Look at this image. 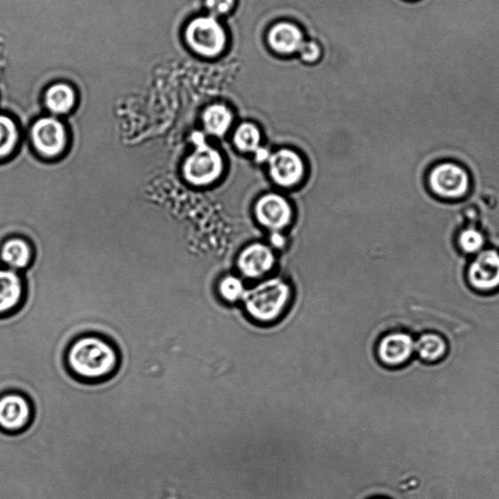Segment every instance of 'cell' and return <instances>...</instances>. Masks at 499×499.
I'll list each match as a JSON object with an SVG mask.
<instances>
[{
    "label": "cell",
    "instance_id": "3957f363",
    "mask_svg": "<svg viewBox=\"0 0 499 499\" xmlns=\"http://www.w3.org/2000/svg\"><path fill=\"white\" fill-rule=\"evenodd\" d=\"M192 139L195 151L184 162V178L187 183L196 186L212 184L223 173V157L216 148L206 143L202 133H194Z\"/></svg>",
    "mask_w": 499,
    "mask_h": 499
},
{
    "label": "cell",
    "instance_id": "4fadbf2b",
    "mask_svg": "<svg viewBox=\"0 0 499 499\" xmlns=\"http://www.w3.org/2000/svg\"><path fill=\"white\" fill-rule=\"evenodd\" d=\"M274 265V255L267 246L256 243L248 246L239 256L238 266L247 277L257 278L267 273Z\"/></svg>",
    "mask_w": 499,
    "mask_h": 499
},
{
    "label": "cell",
    "instance_id": "277c9868",
    "mask_svg": "<svg viewBox=\"0 0 499 499\" xmlns=\"http://www.w3.org/2000/svg\"><path fill=\"white\" fill-rule=\"evenodd\" d=\"M428 186L446 201H459L471 191V178L465 167L451 162L434 166L428 174Z\"/></svg>",
    "mask_w": 499,
    "mask_h": 499
},
{
    "label": "cell",
    "instance_id": "7a4b0ae2",
    "mask_svg": "<svg viewBox=\"0 0 499 499\" xmlns=\"http://www.w3.org/2000/svg\"><path fill=\"white\" fill-rule=\"evenodd\" d=\"M290 297V287L273 278L246 291L242 299L248 315L254 321L272 324L284 314Z\"/></svg>",
    "mask_w": 499,
    "mask_h": 499
},
{
    "label": "cell",
    "instance_id": "2e32d148",
    "mask_svg": "<svg viewBox=\"0 0 499 499\" xmlns=\"http://www.w3.org/2000/svg\"><path fill=\"white\" fill-rule=\"evenodd\" d=\"M45 105L54 115H67L75 106L76 95L73 87L66 83H57L49 87L45 93Z\"/></svg>",
    "mask_w": 499,
    "mask_h": 499
},
{
    "label": "cell",
    "instance_id": "6da1fadb",
    "mask_svg": "<svg viewBox=\"0 0 499 499\" xmlns=\"http://www.w3.org/2000/svg\"><path fill=\"white\" fill-rule=\"evenodd\" d=\"M69 373L79 382L93 384L113 377L121 365V353L108 338L85 334L69 344L65 353Z\"/></svg>",
    "mask_w": 499,
    "mask_h": 499
},
{
    "label": "cell",
    "instance_id": "9c48e42d",
    "mask_svg": "<svg viewBox=\"0 0 499 499\" xmlns=\"http://www.w3.org/2000/svg\"><path fill=\"white\" fill-rule=\"evenodd\" d=\"M269 173L273 181L283 187H292L301 182L305 164L301 156L291 149H281L269 156Z\"/></svg>",
    "mask_w": 499,
    "mask_h": 499
},
{
    "label": "cell",
    "instance_id": "d4e9b609",
    "mask_svg": "<svg viewBox=\"0 0 499 499\" xmlns=\"http://www.w3.org/2000/svg\"><path fill=\"white\" fill-rule=\"evenodd\" d=\"M269 156H271V155H269V154H268V152L266 151L265 148L259 147L257 149V151L256 152V157H257V161L258 162H264L267 161Z\"/></svg>",
    "mask_w": 499,
    "mask_h": 499
},
{
    "label": "cell",
    "instance_id": "ba28073f",
    "mask_svg": "<svg viewBox=\"0 0 499 499\" xmlns=\"http://www.w3.org/2000/svg\"><path fill=\"white\" fill-rule=\"evenodd\" d=\"M467 281L478 292L490 293L499 288V252L487 249L479 253L467 269Z\"/></svg>",
    "mask_w": 499,
    "mask_h": 499
},
{
    "label": "cell",
    "instance_id": "52a82bcc",
    "mask_svg": "<svg viewBox=\"0 0 499 499\" xmlns=\"http://www.w3.org/2000/svg\"><path fill=\"white\" fill-rule=\"evenodd\" d=\"M34 417V407L21 392H6L0 396V429L8 434L26 431Z\"/></svg>",
    "mask_w": 499,
    "mask_h": 499
},
{
    "label": "cell",
    "instance_id": "8992f818",
    "mask_svg": "<svg viewBox=\"0 0 499 499\" xmlns=\"http://www.w3.org/2000/svg\"><path fill=\"white\" fill-rule=\"evenodd\" d=\"M31 139L36 153L47 159L59 157L67 146V128L53 116L37 119L31 129Z\"/></svg>",
    "mask_w": 499,
    "mask_h": 499
},
{
    "label": "cell",
    "instance_id": "7402d4cb",
    "mask_svg": "<svg viewBox=\"0 0 499 499\" xmlns=\"http://www.w3.org/2000/svg\"><path fill=\"white\" fill-rule=\"evenodd\" d=\"M218 292L225 301L235 303L239 299L243 298L246 291L241 279L234 276H227L219 283Z\"/></svg>",
    "mask_w": 499,
    "mask_h": 499
},
{
    "label": "cell",
    "instance_id": "8fae6325",
    "mask_svg": "<svg viewBox=\"0 0 499 499\" xmlns=\"http://www.w3.org/2000/svg\"><path fill=\"white\" fill-rule=\"evenodd\" d=\"M415 343L414 338L404 332L385 335L377 345L379 361L391 368L404 365L415 352Z\"/></svg>",
    "mask_w": 499,
    "mask_h": 499
},
{
    "label": "cell",
    "instance_id": "603a6c76",
    "mask_svg": "<svg viewBox=\"0 0 499 499\" xmlns=\"http://www.w3.org/2000/svg\"><path fill=\"white\" fill-rule=\"evenodd\" d=\"M235 0H206V6L215 15H224L231 12Z\"/></svg>",
    "mask_w": 499,
    "mask_h": 499
},
{
    "label": "cell",
    "instance_id": "ffe728a7",
    "mask_svg": "<svg viewBox=\"0 0 499 499\" xmlns=\"http://www.w3.org/2000/svg\"><path fill=\"white\" fill-rule=\"evenodd\" d=\"M261 132L252 123H242L234 133V141L238 149L245 153H256L261 144Z\"/></svg>",
    "mask_w": 499,
    "mask_h": 499
},
{
    "label": "cell",
    "instance_id": "ac0fdd59",
    "mask_svg": "<svg viewBox=\"0 0 499 499\" xmlns=\"http://www.w3.org/2000/svg\"><path fill=\"white\" fill-rule=\"evenodd\" d=\"M203 123L206 131L214 136H224L233 123V115L224 105H212L205 109Z\"/></svg>",
    "mask_w": 499,
    "mask_h": 499
},
{
    "label": "cell",
    "instance_id": "cb8c5ba5",
    "mask_svg": "<svg viewBox=\"0 0 499 499\" xmlns=\"http://www.w3.org/2000/svg\"><path fill=\"white\" fill-rule=\"evenodd\" d=\"M301 57L306 63H314L321 54V49L314 42L305 43L302 49L299 50Z\"/></svg>",
    "mask_w": 499,
    "mask_h": 499
},
{
    "label": "cell",
    "instance_id": "e0dca14e",
    "mask_svg": "<svg viewBox=\"0 0 499 499\" xmlns=\"http://www.w3.org/2000/svg\"><path fill=\"white\" fill-rule=\"evenodd\" d=\"M445 339L436 334L423 335L415 343V352L424 361L434 363L442 360L447 353Z\"/></svg>",
    "mask_w": 499,
    "mask_h": 499
},
{
    "label": "cell",
    "instance_id": "30bf717a",
    "mask_svg": "<svg viewBox=\"0 0 499 499\" xmlns=\"http://www.w3.org/2000/svg\"><path fill=\"white\" fill-rule=\"evenodd\" d=\"M257 221L272 231L286 227L293 218L292 207L281 195L269 194L259 198L255 208Z\"/></svg>",
    "mask_w": 499,
    "mask_h": 499
},
{
    "label": "cell",
    "instance_id": "44dd1931",
    "mask_svg": "<svg viewBox=\"0 0 499 499\" xmlns=\"http://www.w3.org/2000/svg\"><path fill=\"white\" fill-rule=\"evenodd\" d=\"M486 238L481 231L474 227H467L459 233L457 245L462 251L468 255L481 252L485 246Z\"/></svg>",
    "mask_w": 499,
    "mask_h": 499
},
{
    "label": "cell",
    "instance_id": "484cf974",
    "mask_svg": "<svg viewBox=\"0 0 499 499\" xmlns=\"http://www.w3.org/2000/svg\"><path fill=\"white\" fill-rule=\"evenodd\" d=\"M272 242L275 247L281 248L285 245V239L281 234L275 232L272 237Z\"/></svg>",
    "mask_w": 499,
    "mask_h": 499
},
{
    "label": "cell",
    "instance_id": "9a60e30c",
    "mask_svg": "<svg viewBox=\"0 0 499 499\" xmlns=\"http://www.w3.org/2000/svg\"><path fill=\"white\" fill-rule=\"evenodd\" d=\"M32 248L23 238L8 239L0 249L2 261L10 268L22 269L27 267L32 259Z\"/></svg>",
    "mask_w": 499,
    "mask_h": 499
},
{
    "label": "cell",
    "instance_id": "5b68a950",
    "mask_svg": "<svg viewBox=\"0 0 499 499\" xmlns=\"http://www.w3.org/2000/svg\"><path fill=\"white\" fill-rule=\"evenodd\" d=\"M186 39L194 52L210 58L221 54L226 44L224 28L211 16L199 17L189 23Z\"/></svg>",
    "mask_w": 499,
    "mask_h": 499
},
{
    "label": "cell",
    "instance_id": "5bb4252c",
    "mask_svg": "<svg viewBox=\"0 0 499 499\" xmlns=\"http://www.w3.org/2000/svg\"><path fill=\"white\" fill-rule=\"evenodd\" d=\"M268 43L277 53L290 55L299 52L305 44V39L301 29L296 25L279 23L269 31Z\"/></svg>",
    "mask_w": 499,
    "mask_h": 499
},
{
    "label": "cell",
    "instance_id": "d6986e66",
    "mask_svg": "<svg viewBox=\"0 0 499 499\" xmlns=\"http://www.w3.org/2000/svg\"><path fill=\"white\" fill-rule=\"evenodd\" d=\"M19 139V129L13 119L0 115V161L12 155Z\"/></svg>",
    "mask_w": 499,
    "mask_h": 499
},
{
    "label": "cell",
    "instance_id": "7c38bea8",
    "mask_svg": "<svg viewBox=\"0 0 499 499\" xmlns=\"http://www.w3.org/2000/svg\"><path fill=\"white\" fill-rule=\"evenodd\" d=\"M26 301L21 277L12 269H0V317L16 313Z\"/></svg>",
    "mask_w": 499,
    "mask_h": 499
},
{
    "label": "cell",
    "instance_id": "4316f807",
    "mask_svg": "<svg viewBox=\"0 0 499 499\" xmlns=\"http://www.w3.org/2000/svg\"><path fill=\"white\" fill-rule=\"evenodd\" d=\"M372 499H388V498H385V497H375V498H372Z\"/></svg>",
    "mask_w": 499,
    "mask_h": 499
}]
</instances>
